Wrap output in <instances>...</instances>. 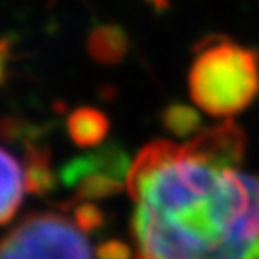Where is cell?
<instances>
[{"label": "cell", "mask_w": 259, "mask_h": 259, "mask_svg": "<svg viewBox=\"0 0 259 259\" xmlns=\"http://www.w3.org/2000/svg\"><path fill=\"white\" fill-rule=\"evenodd\" d=\"M96 257L98 259H131V250L127 244L119 240H110L98 246L96 250Z\"/></svg>", "instance_id": "obj_12"}, {"label": "cell", "mask_w": 259, "mask_h": 259, "mask_svg": "<svg viewBox=\"0 0 259 259\" xmlns=\"http://www.w3.org/2000/svg\"><path fill=\"white\" fill-rule=\"evenodd\" d=\"M104 223V213L93 202H83L75 207V225L83 232L98 231Z\"/></svg>", "instance_id": "obj_11"}, {"label": "cell", "mask_w": 259, "mask_h": 259, "mask_svg": "<svg viewBox=\"0 0 259 259\" xmlns=\"http://www.w3.org/2000/svg\"><path fill=\"white\" fill-rule=\"evenodd\" d=\"M23 175L25 188L35 194H47L56 185V173L50 163V152L35 142L25 144V159H23Z\"/></svg>", "instance_id": "obj_8"}, {"label": "cell", "mask_w": 259, "mask_h": 259, "mask_svg": "<svg viewBox=\"0 0 259 259\" xmlns=\"http://www.w3.org/2000/svg\"><path fill=\"white\" fill-rule=\"evenodd\" d=\"M25 190L23 167L10 152L0 148V225L16 215Z\"/></svg>", "instance_id": "obj_5"}, {"label": "cell", "mask_w": 259, "mask_h": 259, "mask_svg": "<svg viewBox=\"0 0 259 259\" xmlns=\"http://www.w3.org/2000/svg\"><path fill=\"white\" fill-rule=\"evenodd\" d=\"M87 50L98 64L117 65L129 52V37L119 25H98L89 35Z\"/></svg>", "instance_id": "obj_6"}, {"label": "cell", "mask_w": 259, "mask_h": 259, "mask_svg": "<svg viewBox=\"0 0 259 259\" xmlns=\"http://www.w3.org/2000/svg\"><path fill=\"white\" fill-rule=\"evenodd\" d=\"M8 60H10V42L0 38V84L6 79V69H8Z\"/></svg>", "instance_id": "obj_13"}, {"label": "cell", "mask_w": 259, "mask_h": 259, "mask_svg": "<svg viewBox=\"0 0 259 259\" xmlns=\"http://www.w3.org/2000/svg\"><path fill=\"white\" fill-rule=\"evenodd\" d=\"M129 171V157L125 154V150H121L115 144H110V146L96 150L93 154L71 159L62 169V181L67 186H77L84 177L93 175V173H108L121 181H127Z\"/></svg>", "instance_id": "obj_4"}, {"label": "cell", "mask_w": 259, "mask_h": 259, "mask_svg": "<svg viewBox=\"0 0 259 259\" xmlns=\"http://www.w3.org/2000/svg\"><path fill=\"white\" fill-rule=\"evenodd\" d=\"M163 129L175 139L190 140L200 131H204L202 113L188 104H171L161 113Z\"/></svg>", "instance_id": "obj_9"}, {"label": "cell", "mask_w": 259, "mask_h": 259, "mask_svg": "<svg viewBox=\"0 0 259 259\" xmlns=\"http://www.w3.org/2000/svg\"><path fill=\"white\" fill-rule=\"evenodd\" d=\"M67 133L77 146H98L110 133V119L96 108H77L67 117Z\"/></svg>", "instance_id": "obj_7"}, {"label": "cell", "mask_w": 259, "mask_h": 259, "mask_svg": "<svg viewBox=\"0 0 259 259\" xmlns=\"http://www.w3.org/2000/svg\"><path fill=\"white\" fill-rule=\"evenodd\" d=\"M188 91L207 115L231 119L257 98L259 54L227 38H213L190 65Z\"/></svg>", "instance_id": "obj_2"}, {"label": "cell", "mask_w": 259, "mask_h": 259, "mask_svg": "<svg viewBox=\"0 0 259 259\" xmlns=\"http://www.w3.org/2000/svg\"><path fill=\"white\" fill-rule=\"evenodd\" d=\"M0 259H93V251L65 215L35 213L0 238Z\"/></svg>", "instance_id": "obj_3"}, {"label": "cell", "mask_w": 259, "mask_h": 259, "mask_svg": "<svg viewBox=\"0 0 259 259\" xmlns=\"http://www.w3.org/2000/svg\"><path fill=\"white\" fill-rule=\"evenodd\" d=\"M146 4H150L156 12H165L171 8V0H144Z\"/></svg>", "instance_id": "obj_14"}, {"label": "cell", "mask_w": 259, "mask_h": 259, "mask_svg": "<svg viewBox=\"0 0 259 259\" xmlns=\"http://www.w3.org/2000/svg\"><path fill=\"white\" fill-rule=\"evenodd\" d=\"M127 181H121L117 177L108 175V173H93V175L84 177L79 185L75 186V200H102L110 198L113 194H119L125 188Z\"/></svg>", "instance_id": "obj_10"}, {"label": "cell", "mask_w": 259, "mask_h": 259, "mask_svg": "<svg viewBox=\"0 0 259 259\" xmlns=\"http://www.w3.org/2000/svg\"><path fill=\"white\" fill-rule=\"evenodd\" d=\"M244 154L232 119L140 150L127 177L135 259H259V175Z\"/></svg>", "instance_id": "obj_1"}]
</instances>
